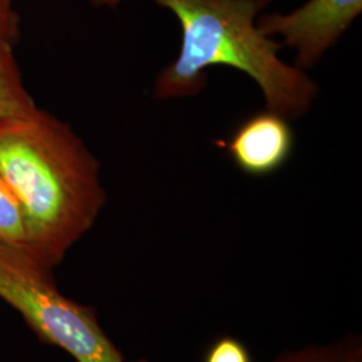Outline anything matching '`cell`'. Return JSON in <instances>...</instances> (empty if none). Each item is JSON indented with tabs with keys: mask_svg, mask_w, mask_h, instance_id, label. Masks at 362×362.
<instances>
[{
	"mask_svg": "<svg viewBox=\"0 0 362 362\" xmlns=\"http://www.w3.org/2000/svg\"><path fill=\"white\" fill-rule=\"evenodd\" d=\"M52 270L25 247L0 243V299L23 317L42 342L78 362H124L94 311L62 296Z\"/></svg>",
	"mask_w": 362,
	"mask_h": 362,
	"instance_id": "cell-3",
	"label": "cell"
},
{
	"mask_svg": "<svg viewBox=\"0 0 362 362\" xmlns=\"http://www.w3.org/2000/svg\"><path fill=\"white\" fill-rule=\"evenodd\" d=\"M21 37V15L15 8V0H0V52H15Z\"/></svg>",
	"mask_w": 362,
	"mask_h": 362,
	"instance_id": "cell-8",
	"label": "cell"
},
{
	"mask_svg": "<svg viewBox=\"0 0 362 362\" xmlns=\"http://www.w3.org/2000/svg\"><path fill=\"white\" fill-rule=\"evenodd\" d=\"M206 362H250V357L240 342L233 338H224L209 350Z\"/></svg>",
	"mask_w": 362,
	"mask_h": 362,
	"instance_id": "cell-9",
	"label": "cell"
},
{
	"mask_svg": "<svg viewBox=\"0 0 362 362\" xmlns=\"http://www.w3.org/2000/svg\"><path fill=\"white\" fill-rule=\"evenodd\" d=\"M116 7L124 0H89ZM173 13L181 28L177 58L156 78L155 100L194 97L207 86V70L228 66L257 82L266 107L288 119L306 115L318 85L305 70L279 57L282 45L257 25L272 0H153Z\"/></svg>",
	"mask_w": 362,
	"mask_h": 362,
	"instance_id": "cell-2",
	"label": "cell"
},
{
	"mask_svg": "<svg viewBox=\"0 0 362 362\" xmlns=\"http://www.w3.org/2000/svg\"><path fill=\"white\" fill-rule=\"evenodd\" d=\"M362 0H309L293 13H260L258 28L267 37H281L282 46L297 52V67L317 65L350 25L360 16Z\"/></svg>",
	"mask_w": 362,
	"mask_h": 362,
	"instance_id": "cell-4",
	"label": "cell"
},
{
	"mask_svg": "<svg viewBox=\"0 0 362 362\" xmlns=\"http://www.w3.org/2000/svg\"><path fill=\"white\" fill-rule=\"evenodd\" d=\"M0 175L23 208L27 251L50 269L106 203L98 158L67 122L40 107L0 127Z\"/></svg>",
	"mask_w": 362,
	"mask_h": 362,
	"instance_id": "cell-1",
	"label": "cell"
},
{
	"mask_svg": "<svg viewBox=\"0 0 362 362\" xmlns=\"http://www.w3.org/2000/svg\"><path fill=\"white\" fill-rule=\"evenodd\" d=\"M0 243L27 246L26 216L16 194L0 175Z\"/></svg>",
	"mask_w": 362,
	"mask_h": 362,
	"instance_id": "cell-7",
	"label": "cell"
},
{
	"mask_svg": "<svg viewBox=\"0 0 362 362\" xmlns=\"http://www.w3.org/2000/svg\"><path fill=\"white\" fill-rule=\"evenodd\" d=\"M38 107L27 89L15 52H0V127L30 116Z\"/></svg>",
	"mask_w": 362,
	"mask_h": 362,
	"instance_id": "cell-6",
	"label": "cell"
},
{
	"mask_svg": "<svg viewBox=\"0 0 362 362\" xmlns=\"http://www.w3.org/2000/svg\"><path fill=\"white\" fill-rule=\"evenodd\" d=\"M290 119L270 110L257 112L243 119L226 140H218L235 167L250 176H267L290 160L296 134Z\"/></svg>",
	"mask_w": 362,
	"mask_h": 362,
	"instance_id": "cell-5",
	"label": "cell"
}]
</instances>
